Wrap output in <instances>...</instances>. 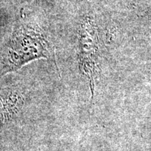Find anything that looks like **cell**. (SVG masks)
<instances>
[{
  "label": "cell",
  "instance_id": "obj_1",
  "mask_svg": "<svg viewBox=\"0 0 151 151\" xmlns=\"http://www.w3.org/2000/svg\"><path fill=\"white\" fill-rule=\"evenodd\" d=\"M54 57L52 48L39 30L22 24L14 32L9 47L5 62L6 71H16L20 67L39 58Z\"/></svg>",
  "mask_w": 151,
  "mask_h": 151
},
{
  "label": "cell",
  "instance_id": "obj_2",
  "mask_svg": "<svg viewBox=\"0 0 151 151\" xmlns=\"http://www.w3.org/2000/svg\"><path fill=\"white\" fill-rule=\"evenodd\" d=\"M90 20L84 22L80 33V64L81 69L89 78L92 95L94 92V61L97 48V35Z\"/></svg>",
  "mask_w": 151,
  "mask_h": 151
}]
</instances>
